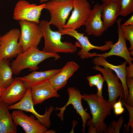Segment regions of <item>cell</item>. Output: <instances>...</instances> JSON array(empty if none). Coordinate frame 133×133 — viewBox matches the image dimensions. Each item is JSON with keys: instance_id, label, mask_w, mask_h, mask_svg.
Instances as JSON below:
<instances>
[{"instance_id": "obj_1", "label": "cell", "mask_w": 133, "mask_h": 133, "mask_svg": "<svg viewBox=\"0 0 133 133\" xmlns=\"http://www.w3.org/2000/svg\"><path fill=\"white\" fill-rule=\"evenodd\" d=\"M82 99L87 103L92 116L86 122L87 125H92L97 133H104L107 127L104 121L107 116L111 115L113 105L108 100L100 99L96 94H83Z\"/></svg>"}, {"instance_id": "obj_2", "label": "cell", "mask_w": 133, "mask_h": 133, "mask_svg": "<svg viewBox=\"0 0 133 133\" xmlns=\"http://www.w3.org/2000/svg\"><path fill=\"white\" fill-rule=\"evenodd\" d=\"M16 57L10 63L15 75L19 74L26 68L29 69L30 71H35L39 68L38 65L40 63L48 58L53 57L57 60L60 58L58 53H46L34 48L21 53Z\"/></svg>"}, {"instance_id": "obj_3", "label": "cell", "mask_w": 133, "mask_h": 133, "mask_svg": "<svg viewBox=\"0 0 133 133\" xmlns=\"http://www.w3.org/2000/svg\"><path fill=\"white\" fill-rule=\"evenodd\" d=\"M39 25L44 39V46L42 51L55 54L59 52L73 53L77 51L78 45H74L70 42H62L61 34L58 31L52 30L49 21L42 20Z\"/></svg>"}, {"instance_id": "obj_4", "label": "cell", "mask_w": 133, "mask_h": 133, "mask_svg": "<svg viewBox=\"0 0 133 133\" xmlns=\"http://www.w3.org/2000/svg\"><path fill=\"white\" fill-rule=\"evenodd\" d=\"M18 23L20 28L18 42L22 48L23 52L30 48H38V46L43 37L39 24L25 20L19 21Z\"/></svg>"}, {"instance_id": "obj_5", "label": "cell", "mask_w": 133, "mask_h": 133, "mask_svg": "<svg viewBox=\"0 0 133 133\" xmlns=\"http://www.w3.org/2000/svg\"><path fill=\"white\" fill-rule=\"evenodd\" d=\"M72 0H52L45 3L46 9L51 17L50 24L56 26L59 31L63 29L66 20L73 9Z\"/></svg>"}, {"instance_id": "obj_6", "label": "cell", "mask_w": 133, "mask_h": 133, "mask_svg": "<svg viewBox=\"0 0 133 133\" xmlns=\"http://www.w3.org/2000/svg\"><path fill=\"white\" fill-rule=\"evenodd\" d=\"M20 35L18 29L13 28L1 37L0 59H11L23 52L22 48L18 42Z\"/></svg>"}, {"instance_id": "obj_7", "label": "cell", "mask_w": 133, "mask_h": 133, "mask_svg": "<svg viewBox=\"0 0 133 133\" xmlns=\"http://www.w3.org/2000/svg\"><path fill=\"white\" fill-rule=\"evenodd\" d=\"M44 9H46L45 3L38 5L30 3L26 0H20L14 9L13 19L16 21L25 20L39 24L42 11Z\"/></svg>"}, {"instance_id": "obj_8", "label": "cell", "mask_w": 133, "mask_h": 133, "mask_svg": "<svg viewBox=\"0 0 133 133\" xmlns=\"http://www.w3.org/2000/svg\"><path fill=\"white\" fill-rule=\"evenodd\" d=\"M58 31L62 35H70L75 38L79 41L82 49L78 52L77 55L82 59L93 57V55L96 53H90L89 51L91 50L96 49L104 51L110 49L112 45L113 44L112 41H109L106 42L105 44L103 46H94L90 42L87 37L84 36V33H78L76 30L72 29L63 28Z\"/></svg>"}, {"instance_id": "obj_9", "label": "cell", "mask_w": 133, "mask_h": 133, "mask_svg": "<svg viewBox=\"0 0 133 133\" xmlns=\"http://www.w3.org/2000/svg\"><path fill=\"white\" fill-rule=\"evenodd\" d=\"M30 88H27L26 93L22 99L18 102L8 106L9 110L17 109L29 112L33 114L40 123L47 128L51 125L50 120V116L54 109L53 106H50L48 108H46L45 114L41 115L34 110Z\"/></svg>"}, {"instance_id": "obj_10", "label": "cell", "mask_w": 133, "mask_h": 133, "mask_svg": "<svg viewBox=\"0 0 133 133\" xmlns=\"http://www.w3.org/2000/svg\"><path fill=\"white\" fill-rule=\"evenodd\" d=\"M93 69L99 71L102 74L108 86L109 98L108 100L113 105L118 97L124 100V93L122 84L119 82V79L113 70L108 67L101 68L95 65Z\"/></svg>"}, {"instance_id": "obj_11", "label": "cell", "mask_w": 133, "mask_h": 133, "mask_svg": "<svg viewBox=\"0 0 133 133\" xmlns=\"http://www.w3.org/2000/svg\"><path fill=\"white\" fill-rule=\"evenodd\" d=\"M73 10L63 28L76 30L84 25L91 10L87 0H72Z\"/></svg>"}, {"instance_id": "obj_12", "label": "cell", "mask_w": 133, "mask_h": 133, "mask_svg": "<svg viewBox=\"0 0 133 133\" xmlns=\"http://www.w3.org/2000/svg\"><path fill=\"white\" fill-rule=\"evenodd\" d=\"M123 19L119 18L116 22L117 25V32L118 36V40L117 42L113 44L111 50L109 52L101 54L97 53L93 55V56H102L105 59L107 57L112 56H117L124 59L129 64V66L133 65L132 61L133 59L131 56H133V51L128 50L126 44V39L124 36L123 31L121 27V22Z\"/></svg>"}, {"instance_id": "obj_13", "label": "cell", "mask_w": 133, "mask_h": 133, "mask_svg": "<svg viewBox=\"0 0 133 133\" xmlns=\"http://www.w3.org/2000/svg\"><path fill=\"white\" fill-rule=\"evenodd\" d=\"M11 115L15 125L21 126L26 133H47V128L36 120L34 115L28 116L20 110L14 111Z\"/></svg>"}, {"instance_id": "obj_14", "label": "cell", "mask_w": 133, "mask_h": 133, "mask_svg": "<svg viewBox=\"0 0 133 133\" xmlns=\"http://www.w3.org/2000/svg\"><path fill=\"white\" fill-rule=\"evenodd\" d=\"M67 91L69 95L68 101L64 107L61 108L56 107L55 108V110H59L60 111V113L57 115L60 117L61 120H63L64 113L66 106L70 104H72L77 113L81 117L83 127L82 132L84 133L87 121L90 119L91 117L89 114L86 112L83 108L82 103V95L81 94L79 90L74 87L68 88Z\"/></svg>"}, {"instance_id": "obj_15", "label": "cell", "mask_w": 133, "mask_h": 133, "mask_svg": "<svg viewBox=\"0 0 133 133\" xmlns=\"http://www.w3.org/2000/svg\"><path fill=\"white\" fill-rule=\"evenodd\" d=\"M102 5L97 3L91 10L84 25L85 31L88 34L99 37L108 28L104 25L101 19Z\"/></svg>"}, {"instance_id": "obj_16", "label": "cell", "mask_w": 133, "mask_h": 133, "mask_svg": "<svg viewBox=\"0 0 133 133\" xmlns=\"http://www.w3.org/2000/svg\"><path fill=\"white\" fill-rule=\"evenodd\" d=\"M27 89L21 81L15 77L12 83L4 89L0 96L1 101L8 106L13 105L22 99Z\"/></svg>"}, {"instance_id": "obj_17", "label": "cell", "mask_w": 133, "mask_h": 133, "mask_svg": "<svg viewBox=\"0 0 133 133\" xmlns=\"http://www.w3.org/2000/svg\"><path fill=\"white\" fill-rule=\"evenodd\" d=\"M30 88L34 105L41 104L49 98H58L60 96L58 91L54 89L48 80L35 84Z\"/></svg>"}, {"instance_id": "obj_18", "label": "cell", "mask_w": 133, "mask_h": 133, "mask_svg": "<svg viewBox=\"0 0 133 133\" xmlns=\"http://www.w3.org/2000/svg\"><path fill=\"white\" fill-rule=\"evenodd\" d=\"M79 67V66L74 61H69L48 81L54 89L58 91L65 86L69 79Z\"/></svg>"}, {"instance_id": "obj_19", "label": "cell", "mask_w": 133, "mask_h": 133, "mask_svg": "<svg viewBox=\"0 0 133 133\" xmlns=\"http://www.w3.org/2000/svg\"><path fill=\"white\" fill-rule=\"evenodd\" d=\"M95 65L101 66L105 67H108L113 70L116 73L121 81L123 88L124 93V100L126 102L129 96V90L126 82V68L127 63L125 61L121 65L115 66L108 62L106 59L102 56H95L93 60Z\"/></svg>"}, {"instance_id": "obj_20", "label": "cell", "mask_w": 133, "mask_h": 133, "mask_svg": "<svg viewBox=\"0 0 133 133\" xmlns=\"http://www.w3.org/2000/svg\"><path fill=\"white\" fill-rule=\"evenodd\" d=\"M101 17L105 26L107 28L112 26L120 13L119 1L103 2Z\"/></svg>"}, {"instance_id": "obj_21", "label": "cell", "mask_w": 133, "mask_h": 133, "mask_svg": "<svg viewBox=\"0 0 133 133\" xmlns=\"http://www.w3.org/2000/svg\"><path fill=\"white\" fill-rule=\"evenodd\" d=\"M61 69L43 71H33L26 76L18 77L27 88L41 82L48 80L53 75L59 72Z\"/></svg>"}, {"instance_id": "obj_22", "label": "cell", "mask_w": 133, "mask_h": 133, "mask_svg": "<svg viewBox=\"0 0 133 133\" xmlns=\"http://www.w3.org/2000/svg\"><path fill=\"white\" fill-rule=\"evenodd\" d=\"M8 106L1 102L0 104V133H17L15 125L9 111Z\"/></svg>"}, {"instance_id": "obj_23", "label": "cell", "mask_w": 133, "mask_h": 133, "mask_svg": "<svg viewBox=\"0 0 133 133\" xmlns=\"http://www.w3.org/2000/svg\"><path fill=\"white\" fill-rule=\"evenodd\" d=\"M14 71L8 59H0V84L5 89L13 82Z\"/></svg>"}, {"instance_id": "obj_24", "label": "cell", "mask_w": 133, "mask_h": 133, "mask_svg": "<svg viewBox=\"0 0 133 133\" xmlns=\"http://www.w3.org/2000/svg\"><path fill=\"white\" fill-rule=\"evenodd\" d=\"M120 15L126 17L133 12V0H119Z\"/></svg>"}, {"instance_id": "obj_25", "label": "cell", "mask_w": 133, "mask_h": 133, "mask_svg": "<svg viewBox=\"0 0 133 133\" xmlns=\"http://www.w3.org/2000/svg\"><path fill=\"white\" fill-rule=\"evenodd\" d=\"M126 39L129 41L130 46L129 50L133 51V25H121Z\"/></svg>"}, {"instance_id": "obj_26", "label": "cell", "mask_w": 133, "mask_h": 133, "mask_svg": "<svg viewBox=\"0 0 133 133\" xmlns=\"http://www.w3.org/2000/svg\"><path fill=\"white\" fill-rule=\"evenodd\" d=\"M124 122L123 117L121 116L117 122L114 120L111 123V125H109L105 132V133H119L122 128Z\"/></svg>"}, {"instance_id": "obj_27", "label": "cell", "mask_w": 133, "mask_h": 133, "mask_svg": "<svg viewBox=\"0 0 133 133\" xmlns=\"http://www.w3.org/2000/svg\"><path fill=\"white\" fill-rule=\"evenodd\" d=\"M123 105L126 108L128 111L129 114V120L125 128L124 131L126 133H128L130 131V127L131 129V133L133 132V107H131L125 102L124 100L122 101Z\"/></svg>"}, {"instance_id": "obj_28", "label": "cell", "mask_w": 133, "mask_h": 133, "mask_svg": "<svg viewBox=\"0 0 133 133\" xmlns=\"http://www.w3.org/2000/svg\"><path fill=\"white\" fill-rule=\"evenodd\" d=\"M126 82L127 87L129 89V96L125 102L129 106L133 107V78L126 77Z\"/></svg>"}, {"instance_id": "obj_29", "label": "cell", "mask_w": 133, "mask_h": 133, "mask_svg": "<svg viewBox=\"0 0 133 133\" xmlns=\"http://www.w3.org/2000/svg\"><path fill=\"white\" fill-rule=\"evenodd\" d=\"M121 99V97H120L118 101L115 102L113 105V108L114 109L115 113L116 116L121 114L125 111L122 106Z\"/></svg>"}, {"instance_id": "obj_30", "label": "cell", "mask_w": 133, "mask_h": 133, "mask_svg": "<svg viewBox=\"0 0 133 133\" xmlns=\"http://www.w3.org/2000/svg\"><path fill=\"white\" fill-rule=\"evenodd\" d=\"M101 77V75L99 74L94 76H87L86 78L89 85L92 87L94 86H96Z\"/></svg>"}, {"instance_id": "obj_31", "label": "cell", "mask_w": 133, "mask_h": 133, "mask_svg": "<svg viewBox=\"0 0 133 133\" xmlns=\"http://www.w3.org/2000/svg\"><path fill=\"white\" fill-rule=\"evenodd\" d=\"M105 81L104 77H102L96 86L97 88V92L96 94L99 98L101 100L103 99L102 95V90L103 83Z\"/></svg>"}, {"instance_id": "obj_32", "label": "cell", "mask_w": 133, "mask_h": 133, "mask_svg": "<svg viewBox=\"0 0 133 133\" xmlns=\"http://www.w3.org/2000/svg\"><path fill=\"white\" fill-rule=\"evenodd\" d=\"M126 77L133 78V65L126 66Z\"/></svg>"}, {"instance_id": "obj_33", "label": "cell", "mask_w": 133, "mask_h": 133, "mask_svg": "<svg viewBox=\"0 0 133 133\" xmlns=\"http://www.w3.org/2000/svg\"><path fill=\"white\" fill-rule=\"evenodd\" d=\"M133 25V15L126 22L123 23L122 25Z\"/></svg>"}, {"instance_id": "obj_34", "label": "cell", "mask_w": 133, "mask_h": 133, "mask_svg": "<svg viewBox=\"0 0 133 133\" xmlns=\"http://www.w3.org/2000/svg\"><path fill=\"white\" fill-rule=\"evenodd\" d=\"M88 128V133H96V129L92 125H89Z\"/></svg>"}, {"instance_id": "obj_35", "label": "cell", "mask_w": 133, "mask_h": 133, "mask_svg": "<svg viewBox=\"0 0 133 133\" xmlns=\"http://www.w3.org/2000/svg\"><path fill=\"white\" fill-rule=\"evenodd\" d=\"M103 2L119 1V0H101Z\"/></svg>"}, {"instance_id": "obj_36", "label": "cell", "mask_w": 133, "mask_h": 133, "mask_svg": "<svg viewBox=\"0 0 133 133\" xmlns=\"http://www.w3.org/2000/svg\"><path fill=\"white\" fill-rule=\"evenodd\" d=\"M4 89L2 87L0 84V96L1 95Z\"/></svg>"}, {"instance_id": "obj_37", "label": "cell", "mask_w": 133, "mask_h": 133, "mask_svg": "<svg viewBox=\"0 0 133 133\" xmlns=\"http://www.w3.org/2000/svg\"><path fill=\"white\" fill-rule=\"evenodd\" d=\"M40 3L42 4L43 2L52 0H39Z\"/></svg>"}, {"instance_id": "obj_38", "label": "cell", "mask_w": 133, "mask_h": 133, "mask_svg": "<svg viewBox=\"0 0 133 133\" xmlns=\"http://www.w3.org/2000/svg\"><path fill=\"white\" fill-rule=\"evenodd\" d=\"M1 99H0V103L1 102Z\"/></svg>"}, {"instance_id": "obj_39", "label": "cell", "mask_w": 133, "mask_h": 133, "mask_svg": "<svg viewBox=\"0 0 133 133\" xmlns=\"http://www.w3.org/2000/svg\"><path fill=\"white\" fill-rule=\"evenodd\" d=\"M1 37V36H0V37Z\"/></svg>"}]
</instances>
